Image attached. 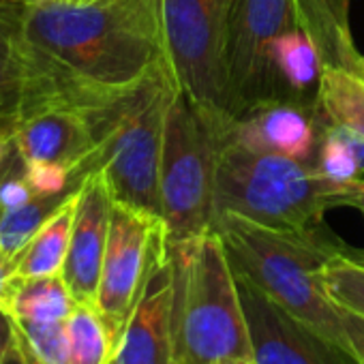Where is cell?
Wrapping results in <instances>:
<instances>
[{
    "label": "cell",
    "mask_w": 364,
    "mask_h": 364,
    "mask_svg": "<svg viewBox=\"0 0 364 364\" xmlns=\"http://www.w3.org/2000/svg\"><path fill=\"white\" fill-rule=\"evenodd\" d=\"M14 122H16V118H14L11 114H7V112L0 109V127H7V129L14 131Z\"/></svg>",
    "instance_id": "cell-35"
},
{
    "label": "cell",
    "mask_w": 364,
    "mask_h": 364,
    "mask_svg": "<svg viewBox=\"0 0 364 364\" xmlns=\"http://www.w3.org/2000/svg\"><path fill=\"white\" fill-rule=\"evenodd\" d=\"M75 191L63 196H35L20 208L0 210V251L14 262V257Z\"/></svg>",
    "instance_id": "cell-22"
},
{
    "label": "cell",
    "mask_w": 364,
    "mask_h": 364,
    "mask_svg": "<svg viewBox=\"0 0 364 364\" xmlns=\"http://www.w3.org/2000/svg\"><path fill=\"white\" fill-rule=\"evenodd\" d=\"M112 204H114L112 196L101 173L90 171L82 180L80 187L71 245L63 268V279L67 281L75 300L82 304L97 302L101 268H103L107 234H109Z\"/></svg>",
    "instance_id": "cell-14"
},
{
    "label": "cell",
    "mask_w": 364,
    "mask_h": 364,
    "mask_svg": "<svg viewBox=\"0 0 364 364\" xmlns=\"http://www.w3.org/2000/svg\"><path fill=\"white\" fill-rule=\"evenodd\" d=\"M343 326H345V334H347V341L355 360L364 364V317L343 309Z\"/></svg>",
    "instance_id": "cell-26"
},
{
    "label": "cell",
    "mask_w": 364,
    "mask_h": 364,
    "mask_svg": "<svg viewBox=\"0 0 364 364\" xmlns=\"http://www.w3.org/2000/svg\"><path fill=\"white\" fill-rule=\"evenodd\" d=\"M18 343V326L16 319L11 317V313L0 306V364H5L9 351L16 347Z\"/></svg>",
    "instance_id": "cell-27"
},
{
    "label": "cell",
    "mask_w": 364,
    "mask_h": 364,
    "mask_svg": "<svg viewBox=\"0 0 364 364\" xmlns=\"http://www.w3.org/2000/svg\"><path fill=\"white\" fill-rule=\"evenodd\" d=\"M77 196L80 189L46 221V225L33 236V240L14 257V277L31 279L63 274L71 245Z\"/></svg>",
    "instance_id": "cell-17"
},
{
    "label": "cell",
    "mask_w": 364,
    "mask_h": 364,
    "mask_svg": "<svg viewBox=\"0 0 364 364\" xmlns=\"http://www.w3.org/2000/svg\"><path fill=\"white\" fill-rule=\"evenodd\" d=\"M173 266L171 326L178 364L251 358V332L236 272L215 230L169 245Z\"/></svg>",
    "instance_id": "cell-4"
},
{
    "label": "cell",
    "mask_w": 364,
    "mask_h": 364,
    "mask_svg": "<svg viewBox=\"0 0 364 364\" xmlns=\"http://www.w3.org/2000/svg\"><path fill=\"white\" fill-rule=\"evenodd\" d=\"M22 37L35 73L22 101L50 97L90 112L167 65L161 0L22 5Z\"/></svg>",
    "instance_id": "cell-1"
},
{
    "label": "cell",
    "mask_w": 364,
    "mask_h": 364,
    "mask_svg": "<svg viewBox=\"0 0 364 364\" xmlns=\"http://www.w3.org/2000/svg\"><path fill=\"white\" fill-rule=\"evenodd\" d=\"M3 306L16 321L50 323L67 321L77 306L63 274L54 277H14Z\"/></svg>",
    "instance_id": "cell-18"
},
{
    "label": "cell",
    "mask_w": 364,
    "mask_h": 364,
    "mask_svg": "<svg viewBox=\"0 0 364 364\" xmlns=\"http://www.w3.org/2000/svg\"><path fill=\"white\" fill-rule=\"evenodd\" d=\"M236 279L257 364H360L351 349L289 315L245 277Z\"/></svg>",
    "instance_id": "cell-10"
},
{
    "label": "cell",
    "mask_w": 364,
    "mask_h": 364,
    "mask_svg": "<svg viewBox=\"0 0 364 364\" xmlns=\"http://www.w3.org/2000/svg\"><path fill=\"white\" fill-rule=\"evenodd\" d=\"M5 3H14V5H35V3H43V0H5Z\"/></svg>",
    "instance_id": "cell-36"
},
{
    "label": "cell",
    "mask_w": 364,
    "mask_h": 364,
    "mask_svg": "<svg viewBox=\"0 0 364 364\" xmlns=\"http://www.w3.org/2000/svg\"><path fill=\"white\" fill-rule=\"evenodd\" d=\"M213 230L219 234L236 274L251 281L296 319L351 349L343 309L323 285V266L341 251L338 242L321 236V230L313 234L285 232L234 213H219Z\"/></svg>",
    "instance_id": "cell-2"
},
{
    "label": "cell",
    "mask_w": 364,
    "mask_h": 364,
    "mask_svg": "<svg viewBox=\"0 0 364 364\" xmlns=\"http://www.w3.org/2000/svg\"><path fill=\"white\" fill-rule=\"evenodd\" d=\"M296 26L315 41L323 67L364 73V56L349 26L347 0H296Z\"/></svg>",
    "instance_id": "cell-15"
},
{
    "label": "cell",
    "mask_w": 364,
    "mask_h": 364,
    "mask_svg": "<svg viewBox=\"0 0 364 364\" xmlns=\"http://www.w3.org/2000/svg\"><path fill=\"white\" fill-rule=\"evenodd\" d=\"M323 285L341 309L364 317V266L345 255L343 245L323 266Z\"/></svg>",
    "instance_id": "cell-24"
},
{
    "label": "cell",
    "mask_w": 364,
    "mask_h": 364,
    "mask_svg": "<svg viewBox=\"0 0 364 364\" xmlns=\"http://www.w3.org/2000/svg\"><path fill=\"white\" fill-rule=\"evenodd\" d=\"M291 28H296V0H234L228 35L232 120L259 103L287 99L272 67L270 48Z\"/></svg>",
    "instance_id": "cell-8"
},
{
    "label": "cell",
    "mask_w": 364,
    "mask_h": 364,
    "mask_svg": "<svg viewBox=\"0 0 364 364\" xmlns=\"http://www.w3.org/2000/svg\"><path fill=\"white\" fill-rule=\"evenodd\" d=\"M315 165L334 185H351L362 173V167L351 146L347 144L343 131L326 120L321 127V139H319Z\"/></svg>",
    "instance_id": "cell-25"
},
{
    "label": "cell",
    "mask_w": 364,
    "mask_h": 364,
    "mask_svg": "<svg viewBox=\"0 0 364 364\" xmlns=\"http://www.w3.org/2000/svg\"><path fill=\"white\" fill-rule=\"evenodd\" d=\"M341 206L355 208L364 217V178H358L355 182H351V185L345 189V193L341 196V202H338V208Z\"/></svg>",
    "instance_id": "cell-28"
},
{
    "label": "cell",
    "mask_w": 364,
    "mask_h": 364,
    "mask_svg": "<svg viewBox=\"0 0 364 364\" xmlns=\"http://www.w3.org/2000/svg\"><path fill=\"white\" fill-rule=\"evenodd\" d=\"M343 253H345V255H349L351 259H355L358 264H362V266H364V251H358V249H349V247H345V245H343Z\"/></svg>",
    "instance_id": "cell-33"
},
{
    "label": "cell",
    "mask_w": 364,
    "mask_h": 364,
    "mask_svg": "<svg viewBox=\"0 0 364 364\" xmlns=\"http://www.w3.org/2000/svg\"><path fill=\"white\" fill-rule=\"evenodd\" d=\"M171 304L173 266L167 242L150 268L112 364H178Z\"/></svg>",
    "instance_id": "cell-12"
},
{
    "label": "cell",
    "mask_w": 364,
    "mask_h": 364,
    "mask_svg": "<svg viewBox=\"0 0 364 364\" xmlns=\"http://www.w3.org/2000/svg\"><path fill=\"white\" fill-rule=\"evenodd\" d=\"M317 109L326 122L345 127L364 139V73L323 67Z\"/></svg>",
    "instance_id": "cell-20"
},
{
    "label": "cell",
    "mask_w": 364,
    "mask_h": 364,
    "mask_svg": "<svg viewBox=\"0 0 364 364\" xmlns=\"http://www.w3.org/2000/svg\"><path fill=\"white\" fill-rule=\"evenodd\" d=\"M323 118L317 105L289 99L259 103L228 127V135L249 148L277 152L302 163H315Z\"/></svg>",
    "instance_id": "cell-13"
},
{
    "label": "cell",
    "mask_w": 364,
    "mask_h": 364,
    "mask_svg": "<svg viewBox=\"0 0 364 364\" xmlns=\"http://www.w3.org/2000/svg\"><path fill=\"white\" fill-rule=\"evenodd\" d=\"M167 65L176 86L221 135L230 124L228 35L234 0H161Z\"/></svg>",
    "instance_id": "cell-7"
},
{
    "label": "cell",
    "mask_w": 364,
    "mask_h": 364,
    "mask_svg": "<svg viewBox=\"0 0 364 364\" xmlns=\"http://www.w3.org/2000/svg\"><path fill=\"white\" fill-rule=\"evenodd\" d=\"M35 73L22 37V5L0 0V109L18 116Z\"/></svg>",
    "instance_id": "cell-19"
},
{
    "label": "cell",
    "mask_w": 364,
    "mask_h": 364,
    "mask_svg": "<svg viewBox=\"0 0 364 364\" xmlns=\"http://www.w3.org/2000/svg\"><path fill=\"white\" fill-rule=\"evenodd\" d=\"M173 88L165 65L109 105L86 112L95 135L90 171L101 173L112 202L156 219L165 112Z\"/></svg>",
    "instance_id": "cell-5"
},
{
    "label": "cell",
    "mask_w": 364,
    "mask_h": 364,
    "mask_svg": "<svg viewBox=\"0 0 364 364\" xmlns=\"http://www.w3.org/2000/svg\"><path fill=\"white\" fill-rule=\"evenodd\" d=\"M217 364H257V362H255V358L251 355V358H228V360H221V362H217Z\"/></svg>",
    "instance_id": "cell-34"
},
{
    "label": "cell",
    "mask_w": 364,
    "mask_h": 364,
    "mask_svg": "<svg viewBox=\"0 0 364 364\" xmlns=\"http://www.w3.org/2000/svg\"><path fill=\"white\" fill-rule=\"evenodd\" d=\"M167 245L161 219L112 204L107 247L95 306L120 343L122 330L141 296L150 268Z\"/></svg>",
    "instance_id": "cell-9"
},
{
    "label": "cell",
    "mask_w": 364,
    "mask_h": 364,
    "mask_svg": "<svg viewBox=\"0 0 364 364\" xmlns=\"http://www.w3.org/2000/svg\"><path fill=\"white\" fill-rule=\"evenodd\" d=\"M5 364H26V360H24V355H22V351H20L18 343H16V347L9 351V355H7Z\"/></svg>",
    "instance_id": "cell-31"
},
{
    "label": "cell",
    "mask_w": 364,
    "mask_h": 364,
    "mask_svg": "<svg viewBox=\"0 0 364 364\" xmlns=\"http://www.w3.org/2000/svg\"><path fill=\"white\" fill-rule=\"evenodd\" d=\"M69 364H112L118 341L95 304L77 302L67 319Z\"/></svg>",
    "instance_id": "cell-21"
},
{
    "label": "cell",
    "mask_w": 364,
    "mask_h": 364,
    "mask_svg": "<svg viewBox=\"0 0 364 364\" xmlns=\"http://www.w3.org/2000/svg\"><path fill=\"white\" fill-rule=\"evenodd\" d=\"M270 60L287 99L317 105L323 60L315 41L302 28L296 26L277 37L270 48Z\"/></svg>",
    "instance_id": "cell-16"
},
{
    "label": "cell",
    "mask_w": 364,
    "mask_h": 364,
    "mask_svg": "<svg viewBox=\"0 0 364 364\" xmlns=\"http://www.w3.org/2000/svg\"><path fill=\"white\" fill-rule=\"evenodd\" d=\"M347 187L334 185L315 163L249 148L228 129L217 135L215 217L234 213L266 228L313 234Z\"/></svg>",
    "instance_id": "cell-3"
},
{
    "label": "cell",
    "mask_w": 364,
    "mask_h": 364,
    "mask_svg": "<svg viewBox=\"0 0 364 364\" xmlns=\"http://www.w3.org/2000/svg\"><path fill=\"white\" fill-rule=\"evenodd\" d=\"M16 152V141H14V131L7 127H0V169L11 159Z\"/></svg>",
    "instance_id": "cell-30"
},
{
    "label": "cell",
    "mask_w": 364,
    "mask_h": 364,
    "mask_svg": "<svg viewBox=\"0 0 364 364\" xmlns=\"http://www.w3.org/2000/svg\"><path fill=\"white\" fill-rule=\"evenodd\" d=\"M18 347L26 364H69L67 321L28 323L16 321Z\"/></svg>",
    "instance_id": "cell-23"
},
{
    "label": "cell",
    "mask_w": 364,
    "mask_h": 364,
    "mask_svg": "<svg viewBox=\"0 0 364 364\" xmlns=\"http://www.w3.org/2000/svg\"><path fill=\"white\" fill-rule=\"evenodd\" d=\"M16 152L24 163H60L82 180L90 173L95 135L84 109L50 97L20 103L14 122Z\"/></svg>",
    "instance_id": "cell-11"
},
{
    "label": "cell",
    "mask_w": 364,
    "mask_h": 364,
    "mask_svg": "<svg viewBox=\"0 0 364 364\" xmlns=\"http://www.w3.org/2000/svg\"><path fill=\"white\" fill-rule=\"evenodd\" d=\"M54 3H60V5H69V7H86V5H97V3H105V0H54Z\"/></svg>",
    "instance_id": "cell-32"
},
{
    "label": "cell",
    "mask_w": 364,
    "mask_h": 364,
    "mask_svg": "<svg viewBox=\"0 0 364 364\" xmlns=\"http://www.w3.org/2000/svg\"><path fill=\"white\" fill-rule=\"evenodd\" d=\"M217 131L178 86L165 112L159 202L169 245L191 242L215 223Z\"/></svg>",
    "instance_id": "cell-6"
},
{
    "label": "cell",
    "mask_w": 364,
    "mask_h": 364,
    "mask_svg": "<svg viewBox=\"0 0 364 364\" xmlns=\"http://www.w3.org/2000/svg\"><path fill=\"white\" fill-rule=\"evenodd\" d=\"M11 279H14V262L0 251V306H3V302L7 298Z\"/></svg>",
    "instance_id": "cell-29"
}]
</instances>
